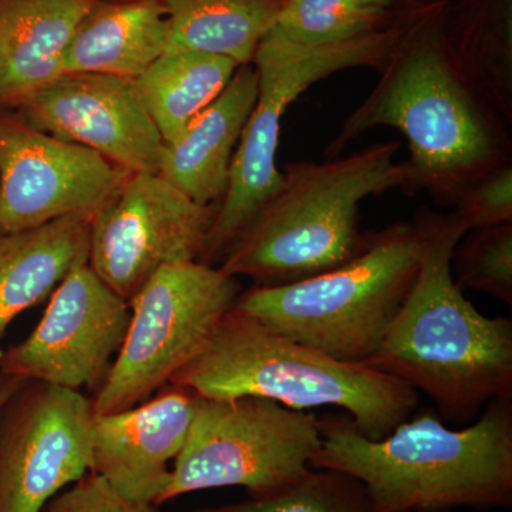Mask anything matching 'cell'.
<instances>
[{
	"label": "cell",
	"mask_w": 512,
	"mask_h": 512,
	"mask_svg": "<svg viewBox=\"0 0 512 512\" xmlns=\"http://www.w3.org/2000/svg\"><path fill=\"white\" fill-rule=\"evenodd\" d=\"M195 512H377L365 485L348 474L311 468L274 493Z\"/></svg>",
	"instance_id": "cb8c5ba5"
},
{
	"label": "cell",
	"mask_w": 512,
	"mask_h": 512,
	"mask_svg": "<svg viewBox=\"0 0 512 512\" xmlns=\"http://www.w3.org/2000/svg\"><path fill=\"white\" fill-rule=\"evenodd\" d=\"M322 446L319 420L264 397L198 396L190 434L156 505L195 491L244 487L274 493L312 468Z\"/></svg>",
	"instance_id": "ba28073f"
},
{
	"label": "cell",
	"mask_w": 512,
	"mask_h": 512,
	"mask_svg": "<svg viewBox=\"0 0 512 512\" xmlns=\"http://www.w3.org/2000/svg\"><path fill=\"white\" fill-rule=\"evenodd\" d=\"M256 97L254 64L239 66L220 96L180 136L165 144L158 174L198 204L220 205Z\"/></svg>",
	"instance_id": "2e32d148"
},
{
	"label": "cell",
	"mask_w": 512,
	"mask_h": 512,
	"mask_svg": "<svg viewBox=\"0 0 512 512\" xmlns=\"http://www.w3.org/2000/svg\"><path fill=\"white\" fill-rule=\"evenodd\" d=\"M439 26L451 69L512 131V0H446Z\"/></svg>",
	"instance_id": "ac0fdd59"
},
{
	"label": "cell",
	"mask_w": 512,
	"mask_h": 512,
	"mask_svg": "<svg viewBox=\"0 0 512 512\" xmlns=\"http://www.w3.org/2000/svg\"><path fill=\"white\" fill-rule=\"evenodd\" d=\"M130 319V303L101 281L89 254L83 255L52 293L29 338L0 356V372L8 379L77 392L82 387L99 389L123 345Z\"/></svg>",
	"instance_id": "7c38bea8"
},
{
	"label": "cell",
	"mask_w": 512,
	"mask_h": 512,
	"mask_svg": "<svg viewBox=\"0 0 512 512\" xmlns=\"http://www.w3.org/2000/svg\"><path fill=\"white\" fill-rule=\"evenodd\" d=\"M322 446L312 468L365 485L377 512L490 511L512 505V397L485 406L466 429L451 430L424 409L386 437L360 433L352 417L319 420Z\"/></svg>",
	"instance_id": "3957f363"
},
{
	"label": "cell",
	"mask_w": 512,
	"mask_h": 512,
	"mask_svg": "<svg viewBox=\"0 0 512 512\" xmlns=\"http://www.w3.org/2000/svg\"><path fill=\"white\" fill-rule=\"evenodd\" d=\"M399 141L375 144L325 163L286 165L274 201L229 247L221 271L256 286H282L339 268L363 251L360 202L406 185Z\"/></svg>",
	"instance_id": "277c9868"
},
{
	"label": "cell",
	"mask_w": 512,
	"mask_h": 512,
	"mask_svg": "<svg viewBox=\"0 0 512 512\" xmlns=\"http://www.w3.org/2000/svg\"><path fill=\"white\" fill-rule=\"evenodd\" d=\"M239 295L237 278L205 262L157 271L130 302L126 338L92 400L94 413L131 409L167 386L207 348Z\"/></svg>",
	"instance_id": "9c48e42d"
},
{
	"label": "cell",
	"mask_w": 512,
	"mask_h": 512,
	"mask_svg": "<svg viewBox=\"0 0 512 512\" xmlns=\"http://www.w3.org/2000/svg\"><path fill=\"white\" fill-rule=\"evenodd\" d=\"M383 10L355 0H286L268 36L301 46L333 45L392 28L426 6Z\"/></svg>",
	"instance_id": "603a6c76"
},
{
	"label": "cell",
	"mask_w": 512,
	"mask_h": 512,
	"mask_svg": "<svg viewBox=\"0 0 512 512\" xmlns=\"http://www.w3.org/2000/svg\"><path fill=\"white\" fill-rule=\"evenodd\" d=\"M19 107L30 126L90 148L127 173H160L164 140L134 80L63 74Z\"/></svg>",
	"instance_id": "5bb4252c"
},
{
	"label": "cell",
	"mask_w": 512,
	"mask_h": 512,
	"mask_svg": "<svg viewBox=\"0 0 512 512\" xmlns=\"http://www.w3.org/2000/svg\"><path fill=\"white\" fill-rule=\"evenodd\" d=\"M453 212L467 232L512 222V164L471 185L458 198Z\"/></svg>",
	"instance_id": "484cf974"
},
{
	"label": "cell",
	"mask_w": 512,
	"mask_h": 512,
	"mask_svg": "<svg viewBox=\"0 0 512 512\" xmlns=\"http://www.w3.org/2000/svg\"><path fill=\"white\" fill-rule=\"evenodd\" d=\"M443 0H430L392 28L333 43L301 46L266 35L256 49L258 97L232 160L227 192L218 205L201 261L214 265L274 201L284 174L276 167V151L286 109L313 84L353 67L382 70L424 19Z\"/></svg>",
	"instance_id": "52a82bcc"
},
{
	"label": "cell",
	"mask_w": 512,
	"mask_h": 512,
	"mask_svg": "<svg viewBox=\"0 0 512 512\" xmlns=\"http://www.w3.org/2000/svg\"><path fill=\"white\" fill-rule=\"evenodd\" d=\"M168 19L165 52L210 53L252 64L286 0H158Z\"/></svg>",
	"instance_id": "44dd1931"
},
{
	"label": "cell",
	"mask_w": 512,
	"mask_h": 512,
	"mask_svg": "<svg viewBox=\"0 0 512 512\" xmlns=\"http://www.w3.org/2000/svg\"><path fill=\"white\" fill-rule=\"evenodd\" d=\"M238 67L228 57L180 50L165 52L134 79L164 144L180 136L220 96Z\"/></svg>",
	"instance_id": "7402d4cb"
},
{
	"label": "cell",
	"mask_w": 512,
	"mask_h": 512,
	"mask_svg": "<svg viewBox=\"0 0 512 512\" xmlns=\"http://www.w3.org/2000/svg\"><path fill=\"white\" fill-rule=\"evenodd\" d=\"M40 512H158L156 505L119 493L104 478L87 473L57 494Z\"/></svg>",
	"instance_id": "4316f807"
},
{
	"label": "cell",
	"mask_w": 512,
	"mask_h": 512,
	"mask_svg": "<svg viewBox=\"0 0 512 512\" xmlns=\"http://www.w3.org/2000/svg\"><path fill=\"white\" fill-rule=\"evenodd\" d=\"M451 274L458 288L512 306V222L466 232L453 249Z\"/></svg>",
	"instance_id": "d4e9b609"
},
{
	"label": "cell",
	"mask_w": 512,
	"mask_h": 512,
	"mask_svg": "<svg viewBox=\"0 0 512 512\" xmlns=\"http://www.w3.org/2000/svg\"><path fill=\"white\" fill-rule=\"evenodd\" d=\"M416 224L372 232L349 262L305 281L255 286L234 311L343 362L366 363L386 335L420 268Z\"/></svg>",
	"instance_id": "8992f818"
},
{
	"label": "cell",
	"mask_w": 512,
	"mask_h": 512,
	"mask_svg": "<svg viewBox=\"0 0 512 512\" xmlns=\"http://www.w3.org/2000/svg\"><path fill=\"white\" fill-rule=\"evenodd\" d=\"M127 171L23 117H0V235L70 217H93Z\"/></svg>",
	"instance_id": "4fadbf2b"
},
{
	"label": "cell",
	"mask_w": 512,
	"mask_h": 512,
	"mask_svg": "<svg viewBox=\"0 0 512 512\" xmlns=\"http://www.w3.org/2000/svg\"><path fill=\"white\" fill-rule=\"evenodd\" d=\"M168 384L207 399L264 397L299 412L339 407L372 440L409 419L419 403V393L396 377L325 355L234 309Z\"/></svg>",
	"instance_id": "5b68a950"
},
{
	"label": "cell",
	"mask_w": 512,
	"mask_h": 512,
	"mask_svg": "<svg viewBox=\"0 0 512 512\" xmlns=\"http://www.w3.org/2000/svg\"><path fill=\"white\" fill-rule=\"evenodd\" d=\"M168 19L158 0H96L64 50L63 74L137 79L168 46Z\"/></svg>",
	"instance_id": "d6986e66"
},
{
	"label": "cell",
	"mask_w": 512,
	"mask_h": 512,
	"mask_svg": "<svg viewBox=\"0 0 512 512\" xmlns=\"http://www.w3.org/2000/svg\"><path fill=\"white\" fill-rule=\"evenodd\" d=\"M92 400L23 382L0 409V512H40L92 470Z\"/></svg>",
	"instance_id": "8fae6325"
},
{
	"label": "cell",
	"mask_w": 512,
	"mask_h": 512,
	"mask_svg": "<svg viewBox=\"0 0 512 512\" xmlns=\"http://www.w3.org/2000/svg\"><path fill=\"white\" fill-rule=\"evenodd\" d=\"M360 5L370 6L383 10H407L419 8L424 5L427 0H355Z\"/></svg>",
	"instance_id": "83f0119b"
},
{
	"label": "cell",
	"mask_w": 512,
	"mask_h": 512,
	"mask_svg": "<svg viewBox=\"0 0 512 512\" xmlns=\"http://www.w3.org/2000/svg\"><path fill=\"white\" fill-rule=\"evenodd\" d=\"M89 215L0 235V340L20 313L55 292L77 259L89 254Z\"/></svg>",
	"instance_id": "ffe728a7"
},
{
	"label": "cell",
	"mask_w": 512,
	"mask_h": 512,
	"mask_svg": "<svg viewBox=\"0 0 512 512\" xmlns=\"http://www.w3.org/2000/svg\"><path fill=\"white\" fill-rule=\"evenodd\" d=\"M167 386L140 406L94 413L92 424L90 471L119 493L154 505L188 439L198 399L187 387Z\"/></svg>",
	"instance_id": "9a60e30c"
},
{
	"label": "cell",
	"mask_w": 512,
	"mask_h": 512,
	"mask_svg": "<svg viewBox=\"0 0 512 512\" xmlns=\"http://www.w3.org/2000/svg\"><path fill=\"white\" fill-rule=\"evenodd\" d=\"M217 211L160 174L128 173L93 215L89 264L130 303L164 266L201 261Z\"/></svg>",
	"instance_id": "30bf717a"
},
{
	"label": "cell",
	"mask_w": 512,
	"mask_h": 512,
	"mask_svg": "<svg viewBox=\"0 0 512 512\" xmlns=\"http://www.w3.org/2000/svg\"><path fill=\"white\" fill-rule=\"evenodd\" d=\"M443 5L410 33L380 70L379 82L343 121L325 156L338 157L373 128H397L410 148L402 191L427 192L446 207L456 205L485 175L512 164V131L451 69L440 37Z\"/></svg>",
	"instance_id": "6da1fadb"
},
{
	"label": "cell",
	"mask_w": 512,
	"mask_h": 512,
	"mask_svg": "<svg viewBox=\"0 0 512 512\" xmlns=\"http://www.w3.org/2000/svg\"><path fill=\"white\" fill-rule=\"evenodd\" d=\"M96 0H0V106L63 76L64 50Z\"/></svg>",
	"instance_id": "e0dca14e"
},
{
	"label": "cell",
	"mask_w": 512,
	"mask_h": 512,
	"mask_svg": "<svg viewBox=\"0 0 512 512\" xmlns=\"http://www.w3.org/2000/svg\"><path fill=\"white\" fill-rule=\"evenodd\" d=\"M420 268L375 355L373 367L426 393L444 419H474L488 403L512 397V322L477 311L451 274L466 234L454 212L421 208Z\"/></svg>",
	"instance_id": "7a4b0ae2"
},
{
	"label": "cell",
	"mask_w": 512,
	"mask_h": 512,
	"mask_svg": "<svg viewBox=\"0 0 512 512\" xmlns=\"http://www.w3.org/2000/svg\"><path fill=\"white\" fill-rule=\"evenodd\" d=\"M20 380L8 379L3 386H0V409H2L3 404L6 403V400L12 396L13 392L22 384Z\"/></svg>",
	"instance_id": "f1b7e54d"
}]
</instances>
